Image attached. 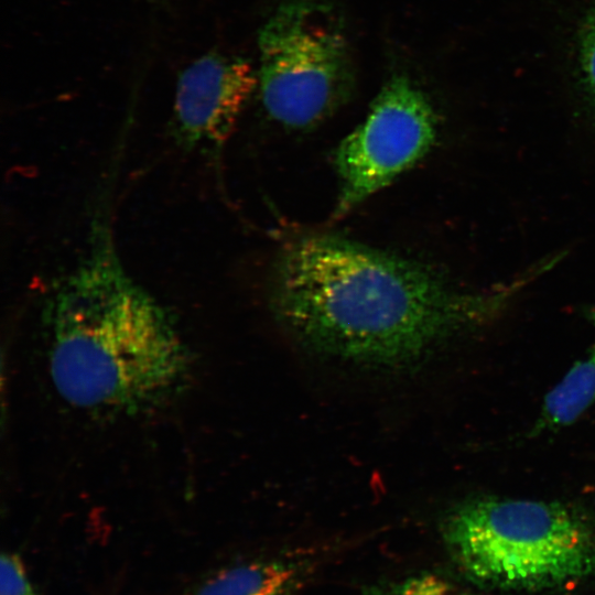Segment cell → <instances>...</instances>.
<instances>
[{
	"instance_id": "obj_2",
	"label": "cell",
	"mask_w": 595,
	"mask_h": 595,
	"mask_svg": "<svg viewBox=\"0 0 595 595\" xmlns=\"http://www.w3.org/2000/svg\"><path fill=\"white\" fill-rule=\"evenodd\" d=\"M87 238L43 307L52 382L82 410H149L185 387L190 349L169 311L127 271L105 212Z\"/></svg>"
},
{
	"instance_id": "obj_11",
	"label": "cell",
	"mask_w": 595,
	"mask_h": 595,
	"mask_svg": "<svg viewBox=\"0 0 595 595\" xmlns=\"http://www.w3.org/2000/svg\"><path fill=\"white\" fill-rule=\"evenodd\" d=\"M581 66L584 84L595 104V12L586 20L583 26Z\"/></svg>"
},
{
	"instance_id": "obj_1",
	"label": "cell",
	"mask_w": 595,
	"mask_h": 595,
	"mask_svg": "<svg viewBox=\"0 0 595 595\" xmlns=\"http://www.w3.org/2000/svg\"><path fill=\"white\" fill-rule=\"evenodd\" d=\"M530 280L459 290L423 263L315 234L282 247L269 302L278 323L311 355L399 372L423 366L450 340L496 316Z\"/></svg>"
},
{
	"instance_id": "obj_3",
	"label": "cell",
	"mask_w": 595,
	"mask_h": 595,
	"mask_svg": "<svg viewBox=\"0 0 595 595\" xmlns=\"http://www.w3.org/2000/svg\"><path fill=\"white\" fill-rule=\"evenodd\" d=\"M442 537L458 569L484 587L542 591L595 574V523L556 501L470 498L446 515Z\"/></svg>"
},
{
	"instance_id": "obj_8",
	"label": "cell",
	"mask_w": 595,
	"mask_h": 595,
	"mask_svg": "<svg viewBox=\"0 0 595 595\" xmlns=\"http://www.w3.org/2000/svg\"><path fill=\"white\" fill-rule=\"evenodd\" d=\"M595 400V343L544 398L534 432L556 430L576 421Z\"/></svg>"
},
{
	"instance_id": "obj_10",
	"label": "cell",
	"mask_w": 595,
	"mask_h": 595,
	"mask_svg": "<svg viewBox=\"0 0 595 595\" xmlns=\"http://www.w3.org/2000/svg\"><path fill=\"white\" fill-rule=\"evenodd\" d=\"M0 595H39L28 578L21 559L11 552L1 554Z\"/></svg>"
},
{
	"instance_id": "obj_12",
	"label": "cell",
	"mask_w": 595,
	"mask_h": 595,
	"mask_svg": "<svg viewBox=\"0 0 595 595\" xmlns=\"http://www.w3.org/2000/svg\"><path fill=\"white\" fill-rule=\"evenodd\" d=\"M592 320H593V323H594V326H595V311L592 314Z\"/></svg>"
},
{
	"instance_id": "obj_7",
	"label": "cell",
	"mask_w": 595,
	"mask_h": 595,
	"mask_svg": "<svg viewBox=\"0 0 595 595\" xmlns=\"http://www.w3.org/2000/svg\"><path fill=\"white\" fill-rule=\"evenodd\" d=\"M310 574L300 559L255 560L219 570L183 595H296Z\"/></svg>"
},
{
	"instance_id": "obj_9",
	"label": "cell",
	"mask_w": 595,
	"mask_h": 595,
	"mask_svg": "<svg viewBox=\"0 0 595 595\" xmlns=\"http://www.w3.org/2000/svg\"><path fill=\"white\" fill-rule=\"evenodd\" d=\"M363 595H475L455 583L432 573H421L399 581L367 587Z\"/></svg>"
},
{
	"instance_id": "obj_5",
	"label": "cell",
	"mask_w": 595,
	"mask_h": 595,
	"mask_svg": "<svg viewBox=\"0 0 595 595\" xmlns=\"http://www.w3.org/2000/svg\"><path fill=\"white\" fill-rule=\"evenodd\" d=\"M436 139V117L425 94L404 74H393L365 120L339 143L338 219L416 164Z\"/></svg>"
},
{
	"instance_id": "obj_4",
	"label": "cell",
	"mask_w": 595,
	"mask_h": 595,
	"mask_svg": "<svg viewBox=\"0 0 595 595\" xmlns=\"http://www.w3.org/2000/svg\"><path fill=\"white\" fill-rule=\"evenodd\" d=\"M258 87L274 121L309 129L344 106L356 69L342 18L316 0L281 3L258 34Z\"/></svg>"
},
{
	"instance_id": "obj_6",
	"label": "cell",
	"mask_w": 595,
	"mask_h": 595,
	"mask_svg": "<svg viewBox=\"0 0 595 595\" xmlns=\"http://www.w3.org/2000/svg\"><path fill=\"white\" fill-rule=\"evenodd\" d=\"M258 76L245 58L208 52L178 75L171 132L186 150L216 149L230 137Z\"/></svg>"
}]
</instances>
